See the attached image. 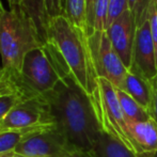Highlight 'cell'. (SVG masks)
<instances>
[{"label": "cell", "mask_w": 157, "mask_h": 157, "mask_svg": "<svg viewBox=\"0 0 157 157\" xmlns=\"http://www.w3.org/2000/svg\"><path fill=\"white\" fill-rule=\"evenodd\" d=\"M55 124L49 105L43 95L32 96L16 105L0 122V130H30Z\"/></svg>", "instance_id": "cell-8"}, {"label": "cell", "mask_w": 157, "mask_h": 157, "mask_svg": "<svg viewBox=\"0 0 157 157\" xmlns=\"http://www.w3.org/2000/svg\"><path fill=\"white\" fill-rule=\"evenodd\" d=\"M91 99L101 132L120 141L135 153L128 137L127 123L119 103L117 88L107 79L98 77L96 90L91 95Z\"/></svg>", "instance_id": "cell-5"}, {"label": "cell", "mask_w": 157, "mask_h": 157, "mask_svg": "<svg viewBox=\"0 0 157 157\" xmlns=\"http://www.w3.org/2000/svg\"><path fill=\"white\" fill-rule=\"evenodd\" d=\"M2 77H3V70H2V67L0 66V80L2 79Z\"/></svg>", "instance_id": "cell-29"}, {"label": "cell", "mask_w": 157, "mask_h": 157, "mask_svg": "<svg viewBox=\"0 0 157 157\" xmlns=\"http://www.w3.org/2000/svg\"><path fill=\"white\" fill-rule=\"evenodd\" d=\"M71 74L56 46L50 41L30 50L25 56L17 78L33 95H45Z\"/></svg>", "instance_id": "cell-4"}, {"label": "cell", "mask_w": 157, "mask_h": 157, "mask_svg": "<svg viewBox=\"0 0 157 157\" xmlns=\"http://www.w3.org/2000/svg\"><path fill=\"white\" fill-rule=\"evenodd\" d=\"M145 157H157V152H155L154 154H151V155H149V156H145Z\"/></svg>", "instance_id": "cell-31"}, {"label": "cell", "mask_w": 157, "mask_h": 157, "mask_svg": "<svg viewBox=\"0 0 157 157\" xmlns=\"http://www.w3.org/2000/svg\"><path fill=\"white\" fill-rule=\"evenodd\" d=\"M128 70L141 75L147 80H152L157 75L155 46L152 39L149 19L136 30L132 64Z\"/></svg>", "instance_id": "cell-9"}, {"label": "cell", "mask_w": 157, "mask_h": 157, "mask_svg": "<svg viewBox=\"0 0 157 157\" xmlns=\"http://www.w3.org/2000/svg\"><path fill=\"white\" fill-rule=\"evenodd\" d=\"M149 21L151 26V34L152 39L155 46L156 52V62H157V0H153L151 4V8L149 11Z\"/></svg>", "instance_id": "cell-23"}, {"label": "cell", "mask_w": 157, "mask_h": 157, "mask_svg": "<svg viewBox=\"0 0 157 157\" xmlns=\"http://www.w3.org/2000/svg\"><path fill=\"white\" fill-rule=\"evenodd\" d=\"M67 157H93L90 153H86V152L81 151H73L68 154Z\"/></svg>", "instance_id": "cell-26"}, {"label": "cell", "mask_w": 157, "mask_h": 157, "mask_svg": "<svg viewBox=\"0 0 157 157\" xmlns=\"http://www.w3.org/2000/svg\"><path fill=\"white\" fill-rule=\"evenodd\" d=\"M136 30V21L129 10H126L105 30L113 49L127 68H129L132 64Z\"/></svg>", "instance_id": "cell-10"}, {"label": "cell", "mask_w": 157, "mask_h": 157, "mask_svg": "<svg viewBox=\"0 0 157 157\" xmlns=\"http://www.w3.org/2000/svg\"><path fill=\"white\" fill-rule=\"evenodd\" d=\"M21 6L34 23L42 42H48L49 17L46 12L44 0H19Z\"/></svg>", "instance_id": "cell-14"}, {"label": "cell", "mask_w": 157, "mask_h": 157, "mask_svg": "<svg viewBox=\"0 0 157 157\" xmlns=\"http://www.w3.org/2000/svg\"><path fill=\"white\" fill-rule=\"evenodd\" d=\"M45 8L49 21L55 17L63 15L64 13V0H44Z\"/></svg>", "instance_id": "cell-22"}, {"label": "cell", "mask_w": 157, "mask_h": 157, "mask_svg": "<svg viewBox=\"0 0 157 157\" xmlns=\"http://www.w3.org/2000/svg\"><path fill=\"white\" fill-rule=\"evenodd\" d=\"M117 94H118L119 103H120L123 117H124L127 125L144 122V121L151 119L149 111L145 110L143 107H141L134 98H132L124 91L117 89Z\"/></svg>", "instance_id": "cell-16"}, {"label": "cell", "mask_w": 157, "mask_h": 157, "mask_svg": "<svg viewBox=\"0 0 157 157\" xmlns=\"http://www.w3.org/2000/svg\"><path fill=\"white\" fill-rule=\"evenodd\" d=\"M90 154L93 157H139L120 141L108 136L105 132L101 134Z\"/></svg>", "instance_id": "cell-15"}, {"label": "cell", "mask_w": 157, "mask_h": 157, "mask_svg": "<svg viewBox=\"0 0 157 157\" xmlns=\"http://www.w3.org/2000/svg\"><path fill=\"white\" fill-rule=\"evenodd\" d=\"M153 0H127L128 10L134 15L137 28L149 19V11Z\"/></svg>", "instance_id": "cell-19"}, {"label": "cell", "mask_w": 157, "mask_h": 157, "mask_svg": "<svg viewBox=\"0 0 157 157\" xmlns=\"http://www.w3.org/2000/svg\"><path fill=\"white\" fill-rule=\"evenodd\" d=\"M9 2V6H16V4H21V1L19 0H8Z\"/></svg>", "instance_id": "cell-28"}, {"label": "cell", "mask_w": 157, "mask_h": 157, "mask_svg": "<svg viewBox=\"0 0 157 157\" xmlns=\"http://www.w3.org/2000/svg\"><path fill=\"white\" fill-rule=\"evenodd\" d=\"M31 130H17V129H6L0 130V154L15 151L19 143L25 139V137Z\"/></svg>", "instance_id": "cell-18"}, {"label": "cell", "mask_w": 157, "mask_h": 157, "mask_svg": "<svg viewBox=\"0 0 157 157\" xmlns=\"http://www.w3.org/2000/svg\"><path fill=\"white\" fill-rule=\"evenodd\" d=\"M48 41L56 46L77 83L91 96L96 90L98 77L87 33L61 15L49 21Z\"/></svg>", "instance_id": "cell-2"}, {"label": "cell", "mask_w": 157, "mask_h": 157, "mask_svg": "<svg viewBox=\"0 0 157 157\" xmlns=\"http://www.w3.org/2000/svg\"><path fill=\"white\" fill-rule=\"evenodd\" d=\"M73 151L76 150L71 147L56 124L31 130L15 149V152L28 157H67Z\"/></svg>", "instance_id": "cell-7"}, {"label": "cell", "mask_w": 157, "mask_h": 157, "mask_svg": "<svg viewBox=\"0 0 157 157\" xmlns=\"http://www.w3.org/2000/svg\"><path fill=\"white\" fill-rule=\"evenodd\" d=\"M42 44L34 23L21 4L4 9L0 16V58L4 73L19 75L25 56Z\"/></svg>", "instance_id": "cell-3"}, {"label": "cell", "mask_w": 157, "mask_h": 157, "mask_svg": "<svg viewBox=\"0 0 157 157\" xmlns=\"http://www.w3.org/2000/svg\"><path fill=\"white\" fill-rule=\"evenodd\" d=\"M109 0H96L94 9V27L93 30L105 31L107 24Z\"/></svg>", "instance_id": "cell-20"}, {"label": "cell", "mask_w": 157, "mask_h": 157, "mask_svg": "<svg viewBox=\"0 0 157 157\" xmlns=\"http://www.w3.org/2000/svg\"><path fill=\"white\" fill-rule=\"evenodd\" d=\"M88 42L97 77L107 79L117 89L122 90L128 68L113 49L106 31L93 30L88 34Z\"/></svg>", "instance_id": "cell-6"}, {"label": "cell", "mask_w": 157, "mask_h": 157, "mask_svg": "<svg viewBox=\"0 0 157 157\" xmlns=\"http://www.w3.org/2000/svg\"><path fill=\"white\" fill-rule=\"evenodd\" d=\"M126 10H128L127 0H109V8H108L106 29H107L120 15H122Z\"/></svg>", "instance_id": "cell-21"}, {"label": "cell", "mask_w": 157, "mask_h": 157, "mask_svg": "<svg viewBox=\"0 0 157 157\" xmlns=\"http://www.w3.org/2000/svg\"><path fill=\"white\" fill-rule=\"evenodd\" d=\"M33 95L24 87L17 78V75H10L3 72L0 80V122L16 105Z\"/></svg>", "instance_id": "cell-12"}, {"label": "cell", "mask_w": 157, "mask_h": 157, "mask_svg": "<svg viewBox=\"0 0 157 157\" xmlns=\"http://www.w3.org/2000/svg\"><path fill=\"white\" fill-rule=\"evenodd\" d=\"M95 3H96V0H86V4H87V21H88V28H89L88 34H90V33L93 31Z\"/></svg>", "instance_id": "cell-25"}, {"label": "cell", "mask_w": 157, "mask_h": 157, "mask_svg": "<svg viewBox=\"0 0 157 157\" xmlns=\"http://www.w3.org/2000/svg\"><path fill=\"white\" fill-rule=\"evenodd\" d=\"M43 96L49 105L55 124L71 147L90 153L103 132L91 96L71 74Z\"/></svg>", "instance_id": "cell-1"}, {"label": "cell", "mask_w": 157, "mask_h": 157, "mask_svg": "<svg viewBox=\"0 0 157 157\" xmlns=\"http://www.w3.org/2000/svg\"><path fill=\"white\" fill-rule=\"evenodd\" d=\"M63 15L75 26L82 29L88 34L87 4L86 0H64Z\"/></svg>", "instance_id": "cell-17"}, {"label": "cell", "mask_w": 157, "mask_h": 157, "mask_svg": "<svg viewBox=\"0 0 157 157\" xmlns=\"http://www.w3.org/2000/svg\"><path fill=\"white\" fill-rule=\"evenodd\" d=\"M122 91H124L132 98H134L141 107L149 111L152 96L151 81L141 75L128 70Z\"/></svg>", "instance_id": "cell-13"}, {"label": "cell", "mask_w": 157, "mask_h": 157, "mask_svg": "<svg viewBox=\"0 0 157 157\" xmlns=\"http://www.w3.org/2000/svg\"><path fill=\"white\" fill-rule=\"evenodd\" d=\"M0 157H28V156L21 155V154L17 153V152L12 151V152H8V153L0 154Z\"/></svg>", "instance_id": "cell-27"}, {"label": "cell", "mask_w": 157, "mask_h": 157, "mask_svg": "<svg viewBox=\"0 0 157 157\" xmlns=\"http://www.w3.org/2000/svg\"><path fill=\"white\" fill-rule=\"evenodd\" d=\"M128 137L139 157H145L157 152V123L153 119L127 125Z\"/></svg>", "instance_id": "cell-11"}, {"label": "cell", "mask_w": 157, "mask_h": 157, "mask_svg": "<svg viewBox=\"0 0 157 157\" xmlns=\"http://www.w3.org/2000/svg\"><path fill=\"white\" fill-rule=\"evenodd\" d=\"M3 10H4V8L2 6V3H1V1H0V16H1V13L3 12Z\"/></svg>", "instance_id": "cell-30"}, {"label": "cell", "mask_w": 157, "mask_h": 157, "mask_svg": "<svg viewBox=\"0 0 157 157\" xmlns=\"http://www.w3.org/2000/svg\"><path fill=\"white\" fill-rule=\"evenodd\" d=\"M151 81L152 87V96H151V104H150L149 113L151 118L157 123V75Z\"/></svg>", "instance_id": "cell-24"}]
</instances>
